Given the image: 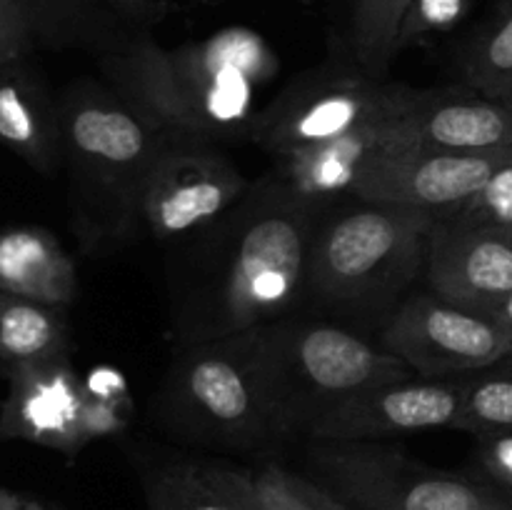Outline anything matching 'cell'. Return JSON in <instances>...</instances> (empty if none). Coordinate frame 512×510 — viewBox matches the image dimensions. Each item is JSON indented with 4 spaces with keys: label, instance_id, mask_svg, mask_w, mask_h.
Segmentation results:
<instances>
[{
    "label": "cell",
    "instance_id": "cell-35",
    "mask_svg": "<svg viewBox=\"0 0 512 510\" xmlns=\"http://www.w3.org/2000/svg\"><path fill=\"white\" fill-rule=\"evenodd\" d=\"M23 510H45V508L40 503H35V500H28V503L23 505Z\"/></svg>",
    "mask_w": 512,
    "mask_h": 510
},
{
    "label": "cell",
    "instance_id": "cell-5",
    "mask_svg": "<svg viewBox=\"0 0 512 510\" xmlns=\"http://www.w3.org/2000/svg\"><path fill=\"white\" fill-rule=\"evenodd\" d=\"M58 110L63 160L73 170L90 233L95 240L130 235L145 180L170 138L113 88L75 85Z\"/></svg>",
    "mask_w": 512,
    "mask_h": 510
},
{
    "label": "cell",
    "instance_id": "cell-38",
    "mask_svg": "<svg viewBox=\"0 0 512 510\" xmlns=\"http://www.w3.org/2000/svg\"><path fill=\"white\" fill-rule=\"evenodd\" d=\"M350 510H363V508H350Z\"/></svg>",
    "mask_w": 512,
    "mask_h": 510
},
{
    "label": "cell",
    "instance_id": "cell-18",
    "mask_svg": "<svg viewBox=\"0 0 512 510\" xmlns=\"http://www.w3.org/2000/svg\"><path fill=\"white\" fill-rule=\"evenodd\" d=\"M0 290L65 308L78 295V268L50 230L10 228L0 233Z\"/></svg>",
    "mask_w": 512,
    "mask_h": 510
},
{
    "label": "cell",
    "instance_id": "cell-22",
    "mask_svg": "<svg viewBox=\"0 0 512 510\" xmlns=\"http://www.w3.org/2000/svg\"><path fill=\"white\" fill-rule=\"evenodd\" d=\"M140 480L148 510H230L200 465L160 463L145 468Z\"/></svg>",
    "mask_w": 512,
    "mask_h": 510
},
{
    "label": "cell",
    "instance_id": "cell-27",
    "mask_svg": "<svg viewBox=\"0 0 512 510\" xmlns=\"http://www.w3.org/2000/svg\"><path fill=\"white\" fill-rule=\"evenodd\" d=\"M205 480L223 495L230 510H268L263 498L255 488L253 473L238 468H228V465H200Z\"/></svg>",
    "mask_w": 512,
    "mask_h": 510
},
{
    "label": "cell",
    "instance_id": "cell-7",
    "mask_svg": "<svg viewBox=\"0 0 512 510\" xmlns=\"http://www.w3.org/2000/svg\"><path fill=\"white\" fill-rule=\"evenodd\" d=\"M308 465L350 508L512 510V495L488 480L430 468L390 445L313 440Z\"/></svg>",
    "mask_w": 512,
    "mask_h": 510
},
{
    "label": "cell",
    "instance_id": "cell-3",
    "mask_svg": "<svg viewBox=\"0 0 512 510\" xmlns=\"http://www.w3.org/2000/svg\"><path fill=\"white\" fill-rule=\"evenodd\" d=\"M433 223L425 210L355 198L323 210L310 240L303 303L340 325H385L425 273Z\"/></svg>",
    "mask_w": 512,
    "mask_h": 510
},
{
    "label": "cell",
    "instance_id": "cell-24",
    "mask_svg": "<svg viewBox=\"0 0 512 510\" xmlns=\"http://www.w3.org/2000/svg\"><path fill=\"white\" fill-rule=\"evenodd\" d=\"M463 75L468 88L480 95L500 103L512 98V5L475 40L465 55Z\"/></svg>",
    "mask_w": 512,
    "mask_h": 510
},
{
    "label": "cell",
    "instance_id": "cell-16",
    "mask_svg": "<svg viewBox=\"0 0 512 510\" xmlns=\"http://www.w3.org/2000/svg\"><path fill=\"white\" fill-rule=\"evenodd\" d=\"M390 125L393 120L365 125L353 133L340 135V138L275 158L278 168L273 173L288 185L290 193L323 213V210L353 198L355 183H358L365 163L378 150L390 148Z\"/></svg>",
    "mask_w": 512,
    "mask_h": 510
},
{
    "label": "cell",
    "instance_id": "cell-14",
    "mask_svg": "<svg viewBox=\"0 0 512 510\" xmlns=\"http://www.w3.org/2000/svg\"><path fill=\"white\" fill-rule=\"evenodd\" d=\"M425 280L433 293L490 313L512 293V230L435 218Z\"/></svg>",
    "mask_w": 512,
    "mask_h": 510
},
{
    "label": "cell",
    "instance_id": "cell-12",
    "mask_svg": "<svg viewBox=\"0 0 512 510\" xmlns=\"http://www.w3.org/2000/svg\"><path fill=\"white\" fill-rule=\"evenodd\" d=\"M463 395L465 375L395 378L335 405L308 430L305 438L380 443V440L455 428L463 410Z\"/></svg>",
    "mask_w": 512,
    "mask_h": 510
},
{
    "label": "cell",
    "instance_id": "cell-31",
    "mask_svg": "<svg viewBox=\"0 0 512 510\" xmlns=\"http://www.w3.org/2000/svg\"><path fill=\"white\" fill-rule=\"evenodd\" d=\"M420 28H438L458 15L460 0H420Z\"/></svg>",
    "mask_w": 512,
    "mask_h": 510
},
{
    "label": "cell",
    "instance_id": "cell-17",
    "mask_svg": "<svg viewBox=\"0 0 512 510\" xmlns=\"http://www.w3.org/2000/svg\"><path fill=\"white\" fill-rule=\"evenodd\" d=\"M15 63L0 65V143L40 173H55L63 163L58 103Z\"/></svg>",
    "mask_w": 512,
    "mask_h": 510
},
{
    "label": "cell",
    "instance_id": "cell-19",
    "mask_svg": "<svg viewBox=\"0 0 512 510\" xmlns=\"http://www.w3.org/2000/svg\"><path fill=\"white\" fill-rule=\"evenodd\" d=\"M33 40L53 48H98L105 55L120 50L118 35L95 0H13Z\"/></svg>",
    "mask_w": 512,
    "mask_h": 510
},
{
    "label": "cell",
    "instance_id": "cell-20",
    "mask_svg": "<svg viewBox=\"0 0 512 510\" xmlns=\"http://www.w3.org/2000/svg\"><path fill=\"white\" fill-rule=\"evenodd\" d=\"M68 350L63 308L0 290V360L8 365L50 358Z\"/></svg>",
    "mask_w": 512,
    "mask_h": 510
},
{
    "label": "cell",
    "instance_id": "cell-4",
    "mask_svg": "<svg viewBox=\"0 0 512 510\" xmlns=\"http://www.w3.org/2000/svg\"><path fill=\"white\" fill-rule=\"evenodd\" d=\"M255 360L275 443L308 435L335 405L373 385L415 375L358 330L298 315L258 328Z\"/></svg>",
    "mask_w": 512,
    "mask_h": 510
},
{
    "label": "cell",
    "instance_id": "cell-29",
    "mask_svg": "<svg viewBox=\"0 0 512 510\" xmlns=\"http://www.w3.org/2000/svg\"><path fill=\"white\" fill-rule=\"evenodd\" d=\"M120 403L123 400L98 398V395L88 393L83 415H80V438H83L85 445L93 443V440L123 433L125 425H128V413L120 408Z\"/></svg>",
    "mask_w": 512,
    "mask_h": 510
},
{
    "label": "cell",
    "instance_id": "cell-33",
    "mask_svg": "<svg viewBox=\"0 0 512 510\" xmlns=\"http://www.w3.org/2000/svg\"><path fill=\"white\" fill-rule=\"evenodd\" d=\"M490 315H493V318L498 320V323L512 335V293L503 300V303L495 305V308L490 310Z\"/></svg>",
    "mask_w": 512,
    "mask_h": 510
},
{
    "label": "cell",
    "instance_id": "cell-36",
    "mask_svg": "<svg viewBox=\"0 0 512 510\" xmlns=\"http://www.w3.org/2000/svg\"><path fill=\"white\" fill-rule=\"evenodd\" d=\"M498 365H500V368H508V370H512V350H510V355H508V358H505L503 363H498Z\"/></svg>",
    "mask_w": 512,
    "mask_h": 510
},
{
    "label": "cell",
    "instance_id": "cell-11",
    "mask_svg": "<svg viewBox=\"0 0 512 510\" xmlns=\"http://www.w3.org/2000/svg\"><path fill=\"white\" fill-rule=\"evenodd\" d=\"M512 160V148L490 153H448L425 148H383L365 163L353 198L425 210L435 218L468 203L495 170Z\"/></svg>",
    "mask_w": 512,
    "mask_h": 510
},
{
    "label": "cell",
    "instance_id": "cell-1",
    "mask_svg": "<svg viewBox=\"0 0 512 510\" xmlns=\"http://www.w3.org/2000/svg\"><path fill=\"white\" fill-rule=\"evenodd\" d=\"M318 218V210L268 173L225 213L170 243L165 288L178 348L293 315L303 305Z\"/></svg>",
    "mask_w": 512,
    "mask_h": 510
},
{
    "label": "cell",
    "instance_id": "cell-23",
    "mask_svg": "<svg viewBox=\"0 0 512 510\" xmlns=\"http://www.w3.org/2000/svg\"><path fill=\"white\" fill-rule=\"evenodd\" d=\"M455 430L470 435L512 430V370L495 368L465 375L463 410Z\"/></svg>",
    "mask_w": 512,
    "mask_h": 510
},
{
    "label": "cell",
    "instance_id": "cell-8",
    "mask_svg": "<svg viewBox=\"0 0 512 510\" xmlns=\"http://www.w3.org/2000/svg\"><path fill=\"white\" fill-rule=\"evenodd\" d=\"M418 90L375 75L318 70L293 80L260 108L253 140L273 158L340 138L373 123L395 120Z\"/></svg>",
    "mask_w": 512,
    "mask_h": 510
},
{
    "label": "cell",
    "instance_id": "cell-13",
    "mask_svg": "<svg viewBox=\"0 0 512 510\" xmlns=\"http://www.w3.org/2000/svg\"><path fill=\"white\" fill-rule=\"evenodd\" d=\"M8 380V395L0 405V443L28 440L65 455L85 448L80 415L88 390L68 355L13 363Z\"/></svg>",
    "mask_w": 512,
    "mask_h": 510
},
{
    "label": "cell",
    "instance_id": "cell-9",
    "mask_svg": "<svg viewBox=\"0 0 512 510\" xmlns=\"http://www.w3.org/2000/svg\"><path fill=\"white\" fill-rule=\"evenodd\" d=\"M378 343L423 378H460L503 363L512 335L485 310L433 293H410Z\"/></svg>",
    "mask_w": 512,
    "mask_h": 510
},
{
    "label": "cell",
    "instance_id": "cell-2",
    "mask_svg": "<svg viewBox=\"0 0 512 510\" xmlns=\"http://www.w3.org/2000/svg\"><path fill=\"white\" fill-rule=\"evenodd\" d=\"M278 70L250 30H225L203 43L165 50L133 40L105 58L110 88L150 125L183 143L253 138L258 93Z\"/></svg>",
    "mask_w": 512,
    "mask_h": 510
},
{
    "label": "cell",
    "instance_id": "cell-30",
    "mask_svg": "<svg viewBox=\"0 0 512 510\" xmlns=\"http://www.w3.org/2000/svg\"><path fill=\"white\" fill-rule=\"evenodd\" d=\"M28 20L13 0H0V65L15 63L33 48Z\"/></svg>",
    "mask_w": 512,
    "mask_h": 510
},
{
    "label": "cell",
    "instance_id": "cell-25",
    "mask_svg": "<svg viewBox=\"0 0 512 510\" xmlns=\"http://www.w3.org/2000/svg\"><path fill=\"white\" fill-rule=\"evenodd\" d=\"M255 488L268 510H350L333 490L293 473L278 463H265L253 473Z\"/></svg>",
    "mask_w": 512,
    "mask_h": 510
},
{
    "label": "cell",
    "instance_id": "cell-21",
    "mask_svg": "<svg viewBox=\"0 0 512 510\" xmlns=\"http://www.w3.org/2000/svg\"><path fill=\"white\" fill-rule=\"evenodd\" d=\"M415 0H358L353 15V50L360 70L380 75L400 48V30Z\"/></svg>",
    "mask_w": 512,
    "mask_h": 510
},
{
    "label": "cell",
    "instance_id": "cell-32",
    "mask_svg": "<svg viewBox=\"0 0 512 510\" xmlns=\"http://www.w3.org/2000/svg\"><path fill=\"white\" fill-rule=\"evenodd\" d=\"M118 13L128 15V18H148V15L155 13L153 0H108Z\"/></svg>",
    "mask_w": 512,
    "mask_h": 510
},
{
    "label": "cell",
    "instance_id": "cell-37",
    "mask_svg": "<svg viewBox=\"0 0 512 510\" xmlns=\"http://www.w3.org/2000/svg\"><path fill=\"white\" fill-rule=\"evenodd\" d=\"M508 105H510V108H512V98H510V100H508Z\"/></svg>",
    "mask_w": 512,
    "mask_h": 510
},
{
    "label": "cell",
    "instance_id": "cell-15",
    "mask_svg": "<svg viewBox=\"0 0 512 510\" xmlns=\"http://www.w3.org/2000/svg\"><path fill=\"white\" fill-rule=\"evenodd\" d=\"M390 148L490 153L512 148V108L473 88L418 90L390 125Z\"/></svg>",
    "mask_w": 512,
    "mask_h": 510
},
{
    "label": "cell",
    "instance_id": "cell-34",
    "mask_svg": "<svg viewBox=\"0 0 512 510\" xmlns=\"http://www.w3.org/2000/svg\"><path fill=\"white\" fill-rule=\"evenodd\" d=\"M25 503H28V498L8 488H0V510H23Z\"/></svg>",
    "mask_w": 512,
    "mask_h": 510
},
{
    "label": "cell",
    "instance_id": "cell-28",
    "mask_svg": "<svg viewBox=\"0 0 512 510\" xmlns=\"http://www.w3.org/2000/svg\"><path fill=\"white\" fill-rule=\"evenodd\" d=\"M475 463H478V478L512 495V430L478 435Z\"/></svg>",
    "mask_w": 512,
    "mask_h": 510
},
{
    "label": "cell",
    "instance_id": "cell-26",
    "mask_svg": "<svg viewBox=\"0 0 512 510\" xmlns=\"http://www.w3.org/2000/svg\"><path fill=\"white\" fill-rule=\"evenodd\" d=\"M460 225H483V228L512 230V160L495 170L493 178L455 213L445 215Z\"/></svg>",
    "mask_w": 512,
    "mask_h": 510
},
{
    "label": "cell",
    "instance_id": "cell-6",
    "mask_svg": "<svg viewBox=\"0 0 512 510\" xmlns=\"http://www.w3.org/2000/svg\"><path fill=\"white\" fill-rule=\"evenodd\" d=\"M258 328L180 345L150 405L170 438L213 450H263L275 443L255 360Z\"/></svg>",
    "mask_w": 512,
    "mask_h": 510
},
{
    "label": "cell",
    "instance_id": "cell-10",
    "mask_svg": "<svg viewBox=\"0 0 512 510\" xmlns=\"http://www.w3.org/2000/svg\"><path fill=\"white\" fill-rule=\"evenodd\" d=\"M248 185L218 145L170 140L143 185L135 228L143 225L150 238L175 243L225 213Z\"/></svg>",
    "mask_w": 512,
    "mask_h": 510
}]
</instances>
